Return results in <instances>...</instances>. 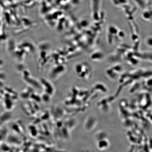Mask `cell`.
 <instances>
[{
    "mask_svg": "<svg viewBox=\"0 0 152 152\" xmlns=\"http://www.w3.org/2000/svg\"><path fill=\"white\" fill-rule=\"evenodd\" d=\"M145 43L146 45L149 48L152 47V39L151 36H149L146 37L145 40Z\"/></svg>",
    "mask_w": 152,
    "mask_h": 152,
    "instance_id": "obj_3",
    "label": "cell"
},
{
    "mask_svg": "<svg viewBox=\"0 0 152 152\" xmlns=\"http://www.w3.org/2000/svg\"><path fill=\"white\" fill-rule=\"evenodd\" d=\"M75 70L79 77H84L91 75L92 67L88 62L83 61L77 63L75 64Z\"/></svg>",
    "mask_w": 152,
    "mask_h": 152,
    "instance_id": "obj_1",
    "label": "cell"
},
{
    "mask_svg": "<svg viewBox=\"0 0 152 152\" xmlns=\"http://www.w3.org/2000/svg\"><path fill=\"white\" fill-rule=\"evenodd\" d=\"M104 57L103 53L100 50H96L91 53L90 58L94 61H101Z\"/></svg>",
    "mask_w": 152,
    "mask_h": 152,
    "instance_id": "obj_2",
    "label": "cell"
}]
</instances>
